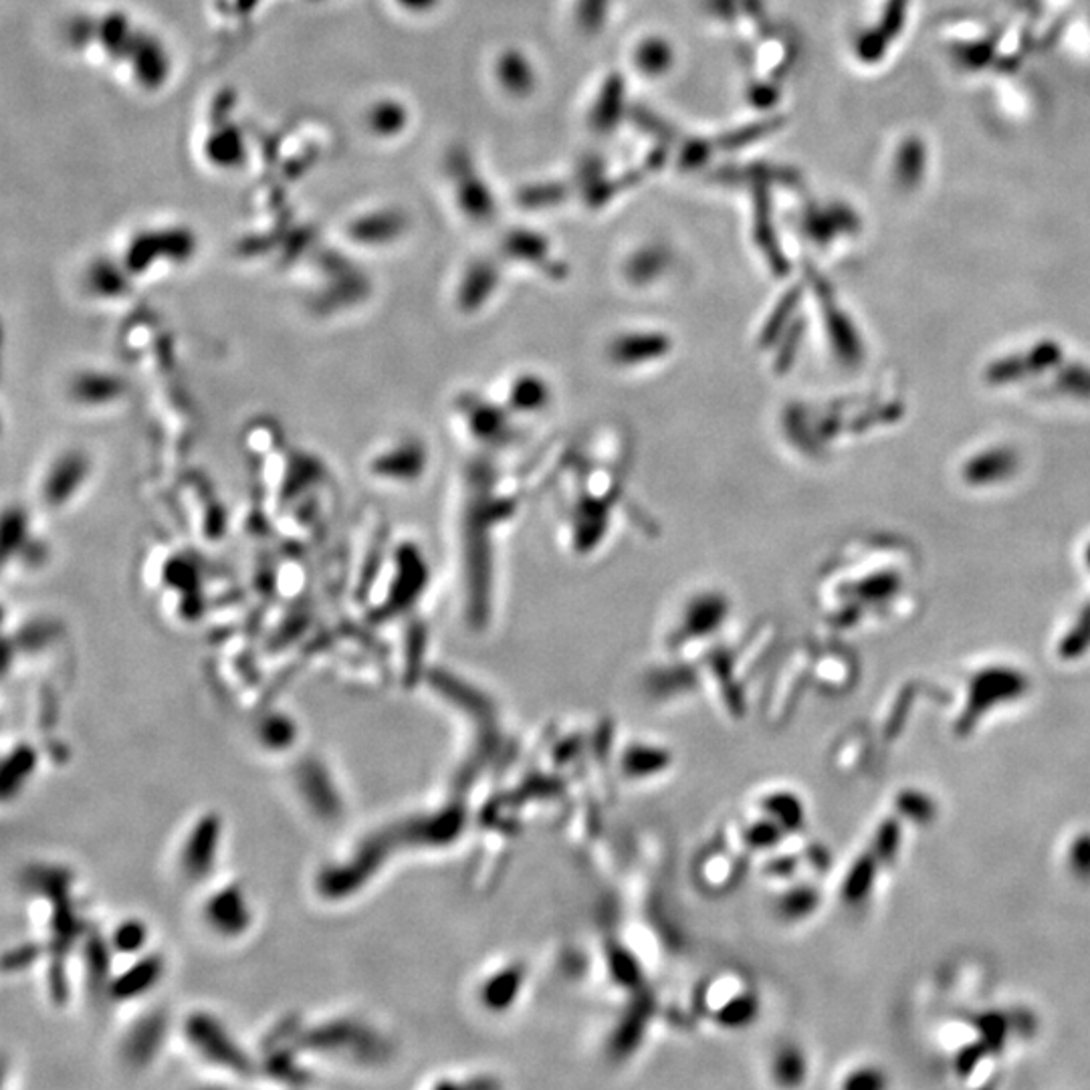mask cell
<instances>
[{
	"label": "cell",
	"instance_id": "cell-4",
	"mask_svg": "<svg viewBox=\"0 0 1090 1090\" xmlns=\"http://www.w3.org/2000/svg\"><path fill=\"white\" fill-rule=\"evenodd\" d=\"M221 840V820L216 814H206L186 840L180 854L183 873L190 880H202L214 868Z\"/></svg>",
	"mask_w": 1090,
	"mask_h": 1090
},
{
	"label": "cell",
	"instance_id": "cell-9",
	"mask_svg": "<svg viewBox=\"0 0 1090 1090\" xmlns=\"http://www.w3.org/2000/svg\"><path fill=\"white\" fill-rule=\"evenodd\" d=\"M87 473V461L82 454H67L59 459L58 465L51 471L45 483V499L51 503H63L73 496V491L84 481Z\"/></svg>",
	"mask_w": 1090,
	"mask_h": 1090
},
{
	"label": "cell",
	"instance_id": "cell-2",
	"mask_svg": "<svg viewBox=\"0 0 1090 1090\" xmlns=\"http://www.w3.org/2000/svg\"><path fill=\"white\" fill-rule=\"evenodd\" d=\"M186 1036L200 1054L216 1066L228 1068L237 1075H251L253 1062L247 1052L235 1044L216 1019L206 1014H192L186 1022Z\"/></svg>",
	"mask_w": 1090,
	"mask_h": 1090
},
{
	"label": "cell",
	"instance_id": "cell-10",
	"mask_svg": "<svg viewBox=\"0 0 1090 1090\" xmlns=\"http://www.w3.org/2000/svg\"><path fill=\"white\" fill-rule=\"evenodd\" d=\"M35 764H37V751L33 750L30 746L23 743L11 751V755L4 760V767H2V795H4V800H9L13 793L21 790L25 779L35 772Z\"/></svg>",
	"mask_w": 1090,
	"mask_h": 1090
},
{
	"label": "cell",
	"instance_id": "cell-7",
	"mask_svg": "<svg viewBox=\"0 0 1090 1090\" xmlns=\"http://www.w3.org/2000/svg\"><path fill=\"white\" fill-rule=\"evenodd\" d=\"M164 963L158 955H146L143 960H138L124 974L115 977L110 983V995L117 1002L136 1000L143 995L146 991L152 990L162 976Z\"/></svg>",
	"mask_w": 1090,
	"mask_h": 1090
},
{
	"label": "cell",
	"instance_id": "cell-8",
	"mask_svg": "<svg viewBox=\"0 0 1090 1090\" xmlns=\"http://www.w3.org/2000/svg\"><path fill=\"white\" fill-rule=\"evenodd\" d=\"M166 1024L160 1016H148L140 1019L124 1042V1058L134 1066H146L156 1056L160 1042L164 1038Z\"/></svg>",
	"mask_w": 1090,
	"mask_h": 1090
},
{
	"label": "cell",
	"instance_id": "cell-17",
	"mask_svg": "<svg viewBox=\"0 0 1090 1090\" xmlns=\"http://www.w3.org/2000/svg\"><path fill=\"white\" fill-rule=\"evenodd\" d=\"M39 955V949L37 948H21L7 953L4 957V969H23L27 967L35 957Z\"/></svg>",
	"mask_w": 1090,
	"mask_h": 1090
},
{
	"label": "cell",
	"instance_id": "cell-1",
	"mask_svg": "<svg viewBox=\"0 0 1090 1090\" xmlns=\"http://www.w3.org/2000/svg\"><path fill=\"white\" fill-rule=\"evenodd\" d=\"M915 0H882L875 16L852 35V55L863 65L878 67L891 63L911 27Z\"/></svg>",
	"mask_w": 1090,
	"mask_h": 1090
},
{
	"label": "cell",
	"instance_id": "cell-16",
	"mask_svg": "<svg viewBox=\"0 0 1090 1090\" xmlns=\"http://www.w3.org/2000/svg\"><path fill=\"white\" fill-rule=\"evenodd\" d=\"M87 969H89V981L93 986L103 983L108 976V948L101 939H91L87 943Z\"/></svg>",
	"mask_w": 1090,
	"mask_h": 1090
},
{
	"label": "cell",
	"instance_id": "cell-11",
	"mask_svg": "<svg viewBox=\"0 0 1090 1090\" xmlns=\"http://www.w3.org/2000/svg\"><path fill=\"white\" fill-rule=\"evenodd\" d=\"M146 941H148V929H146V925H143L142 920L126 919L122 920V923L115 927L110 945H112L117 953L134 955V953H138V951L146 945Z\"/></svg>",
	"mask_w": 1090,
	"mask_h": 1090
},
{
	"label": "cell",
	"instance_id": "cell-6",
	"mask_svg": "<svg viewBox=\"0 0 1090 1090\" xmlns=\"http://www.w3.org/2000/svg\"><path fill=\"white\" fill-rule=\"evenodd\" d=\"M299 790L305 802L313 807L320 818H338L340 814V795L334 788V781L327 776L324 765L315 760L301 762L298 769Z\"/></svg>",
	"mask_w": 1090,
	"mask_h": 1090
},
{
	"label": "cell",
	"instance_id": "cell-3",
	"mask_svg": "<svg viewBox=\"0 0 1090 1090\" xmlns=\"http://www.w3.org/2000/svg\"><path fill=\"white\" fill-rule=\"evenodd\" d=\"M889 183L901 195L917 192L931 171V150L920 136H905L892 146Z\"/></svg>",
	"mask_w": 1090,
	"mask_h": 1090
},
{
	"label": "cell",
	"instance_id": "cell-15",
	"mask_svg": "<svg viewBox=\"0 0 1090 1090\" xmlns=\"http://www.w3.org/2000/svg\"><path fill=\"white\" fill-rule=\"evenodd\" d=\"M637 59L638 65L644 72H665L668 63H671V49L663 41L652 39V41H647V43L638 49Z\"/></svg>",
	"mask_w": 1090,
	"mask_h": 1090
},
{
	"label": "cell",
	"instance_id": "cell-14",
	"mask_svg": "<svg viewBox=\"0 0 1090 1090\" xmlns=\"http://www.w3.org/2000/svg\"><path fill=\"white\" fill-rule=\"evenodd\" d=\"M261 739L270 748L284 750L289 743H293V739H296L293 722L287 719V717H281V715H275V717L265 719L263 727H261Z\"/></svg>",
	"mask_w": 1090,
	"mask_h": 1090
},
{
	"label": "cell",
	"instance_id": "cell-12",
	"mask_svg": "<svg viewBox=\"0 0 1090 1090\" xmlns=\"http://www.w3.org/2000/svg\"><path fill=\"white\" fill-rule=\"evenodd\" d=\"M499 77L503 82V86L508 87L513 93H524L531 86V72H529V65L522 55L517 53H508L505 58L501 59L499 63Z\"/></svg>",
	"mask_w": 1090,
	"mask_h": 1090
},
{
	"label": "cell",
	"instance_id": "cell-5",
	"mask_svg": "<svg viewBox=\"0 0 1090 1090\" xmlns=\"http://www.w3.org/2000/svg\"><path fill=\"white\" fill-rule=\"evenodd\" d=\"M204 917L216 934L225 937L245 934L251 923L249 906L237 887H225L214 892L204 906Z\"/></svg>",
	"mask_w": 1090,
	"mask_h": 1090
},
{
	"label": "cell",
	"instance_id": "cell-13",
	"mask_svg": "<svg viewBox=\"0 0 1090 1090\" xmlns=\"http://www.w3.org/2000/svg\"><path fill=\"white\" fill-rule=\"evenodd\" d=\"M120 392V383L112 376H101V374H89L75 383V394L79 400L87 402H103L110 400Z\"/></svg>",
	"mask_w": 1090,
	"mask_h": 1090
}]
</instances>
